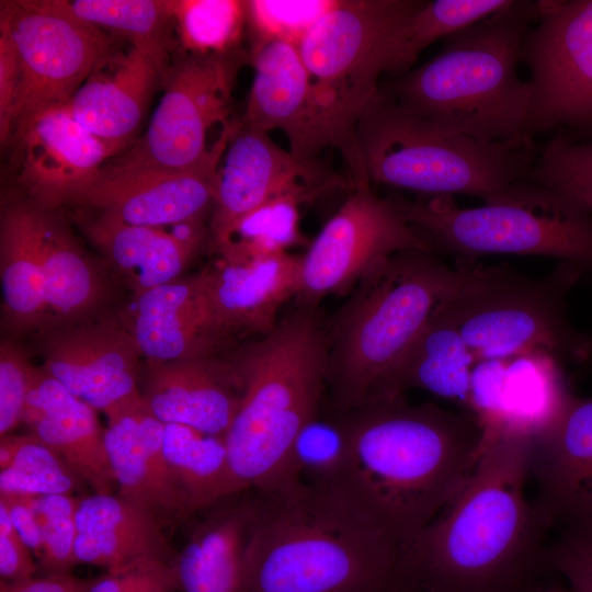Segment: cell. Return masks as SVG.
I'll use <instances>...</instances> for the list:
<instances>
[{
  "label": "cell",
  "instance_id": "obj_1",
  "mask_svg": "<svg viewBox=\"0 0 592 592\" xmlns=\"http://www.w3.org/2000/svg\"><path fill=\"white\" fill-rule=\"evenodd\" d=\"M531 442L501 437L487 446L449 505L407 544L417 592H534L553 571L554 525L527 498ZM554 572V571H553Z\"/></svg>",
  "mask_w": 592,
  "mask_h": 592
},
{
  "label": "cell",
  "instance_id": "obj_2",
  "mask_svg": "<svg viewBox=\"0 0 592 592\" xmlns=\"http://www.w3.org/2000/svg\"><path fill=\"white\" fill-rule=\"evenodd\" d=\"M253 491L242 592H417L407 543L342 486Z\"/></svg>",
  "mask_w": 592,
  "mask_h": 592
},
{
  "label": "cell",
  "instance_id": "obj_3",
  "mask_svg": "<svg viewBox=\"0 0 592 592\" xmlns=\"http://www.w3.org/2000/svg\"><path fill=\"white\" fill-rule=\"evenodd\" d=\"M349 460L339 483L408 542L455 499L481 456L465 410L380 395L343 413Z\"/></svg>",
  "mask_w": 592,
  "mask_h": 592
},
{
  "label": "cell",
  "instance_id": "obj_4",
  "mask_svg": "<svg viewBox=\"0 0 592 592\" xmlns=\"http://www.w3.org/2000/svg\"><path fill=\"white\" fill-rule=\"evenodd\" d=\"M540 1H515L444 38L432 59L379 90L403 113L481 141L534 138L531 86L520 78L521 49Z\"/></svg>",
  "mask_w": 592,
  "mask_h": 592
},
{
  "label": "cell",
  "instance_id": "obj_5",
  "mask_svg": "<svg viewBox=\"0 0 592 592\" xmlns=\"http://www.w3.org/2000/svg\"><path fill=\"white\" fill-rule=\"evenodd\" d=\"M328 343V331L307 305L230 361L242 392L224 439L239 492L278 483L294 440L318 415Z\"/></svg>",
  "mask_w": 592,
  "mask_h": 592
},
{
  "label": "cell",
  "instance_id": "obj_6",
  "mask_svg": "<svg viewBox=\"0 0 592 592\" xmlns=\"http://www.w3.org/2000/svg\"><path fill=\"white\" fill-rule=\"evenodd\" d=\"M464 273L434 251L406 250L360 281L357 293L328 331L327 384L342 413L377 394Z\"/></svg>",
  "mask_w": 592,
  "mask_h": 592
},
{
  "label": "cell",
  "instance_id": "obj_7",
  "mask_svg": "<svg viewBox=\"0 0 592 592\" xmlns=\"http://www.w3.org/2000/svg\"><path fill=\"white\" fill-rule=\"evenodd\" d=\"M369 181L432 196L506 201L528 180L534 138L481 141L451 134L400 111L380 90L357 125Z\"/></svg>",
  "mask_w": 592,
  "mask_h": 592
},
{
  "label": "cell",
  "instance_id": "obj_8",
  "mask_svg": "<svg viewBox=\"0 0 592 592\" xmlns=\"http://www.w3.org/2000/svg\"><path fill=\"white\" fill-rule=\"evenodd\" d=\"M419 0H337L298 45L315 100L341 144L355 186L369 184L357 138L361 116L394 76Z\"/></svg>",
  "mask_w": 592,
  "mask_h": 592
},
{
  "label": "cell",
  "instance_id": "obj_9",
  "mask_svg": "<svg viewBox=\"0 0 592 592\" xmlns=\"http://www.w3.org/2000/svg\"><path fill=\"white\" fill-rule=\"evenodd\" d=\"M465 269L441 308L458 329L476 362L545 352L559 362L583 364L591 339L568 317L567 295L584 266L560 262L543 277L506 265Z\"/></svg>",
  "mask_w": 592,
  "mask_h": 592
},
{
  "label": "cell",
  "instance_id": "obj_10",
  "mask_svg": "<svg viewBox=\"0 0 592 592\" xmlns=\"http://www.w3.org/2000/svg\"><path fill=\"white\" fill-rule=\"evenodd\" d=\"M388 198L431 243L435 253L469 267L485 255L548 257L592 266V214L557 192L526 181L503 202L459 207L452 195Z\"/></svg>",
  "mask_w": 592,
  "mask_h": 592
},
{
  "label": "cell",
  "instance_id": "obj_11",
  "mask_svg": "<svg viewBox=\"0 0 592 592\" xmlns=\"http://www.w3.org/2000/svg\"><path fill=\"white\" fill-rule=\"evenodd\" d=\"M0 32L11 41L20 67L13 132L41 111L68 102L112 53L110 37L64 0H2Z\"/></svg>",
  "mask_w": 592,
  "mask_h": 592
},
{
  "label": "cell",
  "instance_id": "obj_12",
  "mask_svg": "<svg viewBox=\"0 0 592 592\" xmlns=\"http://www.w3.org/2000/svg\"><path fill=\"white\" fill-rule=\"evenodd\" d=\"M236 50L220 55L190 54L164 75V92L145 134L104 167L111 169L181 170L208 152L206 140L217 124L227 125L238 59Z\"/></svg>",
  "mask_w": 592,
  "mask_h": 592
},
{
  "label": "cell",
  "instance_id": "obj_13",
  "mask_svg": "<svg viewBox=\"0 0 592 592\" xmlns=\"http://www.w3.org/2000/svg\"><path fill=\"white\" fill-rule=\"evenodd\" d=\"M521 62L531 73L530 134L592 137V0H543Z\"/></svg>",
  "mask_w": 592,
  "mask_h": 592
},
{
  "label": "cell",
  "instance_id": "obj_14",
  "mask_svg": "<svg viewBox=\"0 0 592 592\" xmlns=\"http://www.w3.org/2000/svg\"><path fill=\"white\" fill-rule=\"evenodd\" d=\"M406 250L433 251L388 197L377 196L371 185L355 187L301 257L298 295L312 306Z\"/></svg>",
  "mask_w": 592,
  "mask_h": 592
},
{
  "label": "cell",
  "instance_id": "obj_15",
  "mask_svg": "<svg viewBox=\"0 0 592 592\" xmlns=\"http://www.w3.org/2000/svg\"><path fill=\"white\" fill-rule=\"evenodd\" d=\"M236 123L225 126L207 155L181 170L111 169L96 178L71 201L135 226L162 228L197 220L214 204L219 163Z\"/></svg>",
  "mask_w": 592,
  "mask_h": 592
},
{
  "label": "cell",
  "instance_id": "obj_16",
  "mask_svg": "<svg viewBox=\"0 0 592 592\" xmlns=\"http://www.w3.org/2000/svg\"><path fill=\"white\" fill-rule=\"evenodd\" d=\"M340 180L327 178L315 160H299L261 132L236 123L214 201L210 242L227 243L240 221L272 200L289 193L317 195Z\"/></svg>",
  "mask_w": 592,
  "mask_h": 592
},
{
  "label": "cell",
  "instance_id": "obj_17",
  "mask_svg": "<svg viewBox=\"0 0 592 592\" xmlns=\"http://www.w3.org/2000/svg\"><path fill=\"white\" fill-rule=\"evenodd\" d=\"M18 175L34 205L48 210L71 203L123 149L86 129L68 102L52 105L19 126Z\"/></svg>",
  "mask_w": 592,
  "mask_h": 592
},
{
  "label": "cell",
  "instance_id": "obj_18",
  "mask_svg": "<svg viewBox=\"0 0 592 592\" xmlns=\"http://www.w3.org/2000/svg\"><path fill=\"white\" fill-rule=\"evenodd\" d=\"M254 78L241 123L269 133L282 130L289 152L315 160L327 147L341 152V144L322 115L312 93L298 47L281 41L254 42Z\"/></svg>",
  "mask_w": 592,
  "mask_h": 592
},
{
  "label": "cell",
  "instance_id": "obj_19",
  "mask_svg": "<svg viewBox=\"0 0 592 592\" xmlns=\"http://www.w3.org/2000/svg\"><path fill=\"white\" fill-rule=\"evenodd\" d=\"M44 368L94 410L106 412L140 394V353L130 332L106 323L66 327L43 348Z\"/></svg>",
  "mask_w": 592,
  "mask_h": 592
},
{
  "label": "cell",
  "instance_id": "obj_20",
  "mask_svg": "<svg viewBox=\"0 0 592 592\" xmlns=\"http://www.w3.org/2000/svg\"><path fill=\"white\" fill-rule=\"evenodd\" d=\"M105 446L117 494L143 508L163 525L189 516L183 493L164 455V423L153 415L141 394L104 413Z\"/></svg>",
  "mask_w": 592,
  "mask_h": 592
},
{
  "label": "cell",
  "instance_id": "obj_21",
  "mask_svg": "<svg viewBox=\"0 0 592 592\" xmlns=\"http://www.w3.org/2000/svg\"><path fill=\"white\" fill-rule=\"evenodd\" d=\"M530 477L554 525H592V397L572 395L556 422L531 443Z\"/></svg>",
  "mask_w": 592,
  "mask_h": 592
},
{
  "label": "cell",
  "instance_id": "obj_22",
  "mask_svg": "<svg viewBox=\"0 0 592 592\" xmlns=\"http://www.w3.org/2000/svg\"><path fill=\"white\" fill-rule=\"evenodd\" d=\"M240 377L231 362L212 354L170 362L147 361L140 394L156 418L225 436L239 407Z\"/></svg>",
  "mask_w": 592,
  "mask_h": 592
},
{
  "label": "cell",
  "instance_id": "obj_23",
  "mask_svg": "<svg viewBox=\"0 0 592 592\" xmlns=\"http://www.w3.org/2000/svg\"><path fill=\"white\" fill-rule=\"evenodd\" d=\"M300 261L286 251L220 255L214 267L204 270L212 308L224 334L269 332L282 305L299 293Z\"/></svg>",
  "mask_w": 592,
  "mask_h": 592
},
{
  "label": "cell",
  "instance_id": "obj_24",
  "mask_svg": "<svg viewBox=\"0 0 592 592\" xmlns=\"http://www.w3.org/2000/svg\"><path fill=\"white\" fill-rule=\"evenodd\" d=\"M129 332L140 355L153 362L212 354L225 337L203 272L136 294Z\"/></svg>",
  "mask_w": 592,
  "mask_h": 592
},
{
  "label": "cell",
  "instance_id": "obj_25",
  "mask_svg": "<svg viewBox=\"0 0 592 592\" xmlns=\"http://www.w3.org/2000/svg\"><path fill=\"white\" fill-rule=\"evenodd\" d=\"M96 410L44 371H37L22 423L53 448L95 493L114 494L115 476Z\"/></svg>",
  "mask_w": 592,
  "mask_h": 592
},
{
  "label": "cell",
  "instance_id": "obj_26",
  "mask_svg": "<svg viewBox=\"0 0 592 592\" xmlns=\"http://www.w3.org/2000/svg\"><path fill=\"white\" fill-rule=\"evenodd\" d=\"M164 70L129 47L111 53L68 101L75 118L96 137L124 149L132 143Z\"/></svg>",
  "mask_w": 592,
  "mask_h": 592
},
{
  "label": "cell",
  "instance_id": "obj_27",
  "mask_svg": "<svg viewBox=\"0 0 592 592\" xmlns=\"http://www.w3.org/2000/svg\"><path fill=\"white\" fill-rule=\"evenodd\" d=\"M76 522L77 565L113 570L139 561L173 563L175 559L178 551L169 544L163 524L117 493L78 498Z\"/></svg>",
  "mask_w": 592,
  "mask_h": 592
},
{
  "label": "cell",
  "instance_id": "obj_28",
  "mask_svg": "<svg viewBox=\"0 0 592 592\" xmlns=\"http://www.w3.org/2000/svg\"><path fill=\"white\" fill-rule=\"evenodd\" d=\"M254 522V491L207 509L173 566L182 592H242L243 562Z\"/></svg>",
  "mask_w": 592,
  "mask_h": 592
},
{
  "label": "cell",
  "instance_id": "obj_29",
  "mask_svg": "<svg viewBox=\"0 0 592 592\" xmlns=\"http://www.w3.org/2000/svg\"><path fill=\"white\" fill-rule=\"evenodd\" d=\"M562 365L545 352L505 358L493 417L481 433V449L501 437L532 443L556 422L573 395Z\"/></svg>",
  "mask_w": 592,
  "mask_h": 592
},
{
  "label": "cell",
  "instance_id": "obj_30",
  "mask_svg": "<svg viewBox=\"0 0 592 592\" xmlns=\"http://www.w3.org/2000/svg\"><path fill=\"white\" fill-rule=\"evenodd\" d=\"M83 229L136 294L175 281L202 239L197 228L168 232L128 225L101 213L84 220Z\"/></svg>",
  "mask_w": 592,
  "mask_h": 592
},
{
  "label": "cell",
  "instance_id": "obj_31",
  "mask_svg": "<svg viewBox=\"0 0 592 592\" xmlns=\"http://www.w3.org/2000/svg\"><path fill=\"white\" fill-rule=\"evenodd\" d=\"M440 305L374 397L419 388L456 402L464 410L477 362Z\"/></svg>",
  "mask_w": 592,
  "mask_h": 592
},
{
  "label": "cell",
  "instance_id": "obj_32",
  "mask_svg": "<svg viewBox=\"0 0 592 592\" xmlns=\"http://www.w3.org/2000/svg\"><path fill=\"white\" fill-rule=\"evenodd\" d=\"M46 210L16 204L1 214L0 272L5 311L19 325L38 322L46 312L43 234Z\"/></svg>",
  "mask_w": 592,
  "mask_h": 592
},
{
  "label": "cell",
  "instance_id": "obj_33",
  "mask_svg": "<svg viewBox=\"0 0 592 592\" xmlns=\"http://www.w3.org/2000/svg\"><path fill=\"white\" fill-rule=\"evenodd\" d=\"M163 448L191 515L239 493L223 436L166 424Z\"/></svg>",
  "mask_w": 592,
  "mask_h": 592
},
{
  "label": "cell",
  "instance_id": "obj_34",
  "mask_svg": "<svg viewBox=\"0 0 592 592\" xmlns=\"http://www.w3.org/2000/svg\"><path fill=\"white\" fill-rule=\"evenodd\" d=\"M42 248L46 312L69 320L92 308L100 292L96 275L66 228L47 210Z\"/></svg>",
  "mask_w": 592,
  "mask_h": 592
},
{
  "label": "cell",
  "instance_id": "obj_35",
  "mask_svg": "<svg viewBox=\"0 0 592 592\" xmlns=\"http://www.w3.org/2000/svg\"><path fill=\"white\" fill-rule=\"evenodd\" d=\"M66 4L81 20L118 34L169 69L170 30L174 27L170 0H75Z\"/></svg>",
  "mask_w": 592,
  "mask_h": 592
},
{
  "label": "cell",
  "instance_id": "obj_36",
  "mask_svg": "<svg viewBox=\"0 0 592 592\" xmlns=\"http://www.w3.org/2000/svg\"><path fill=\"white\" fill-rule=\"evenodd\" d=\"M82 482L53 448L33 434L0 437V493L72 494Z\"/></svg>",
  "mask_w": 592,
  "mask_h": 592
},
{
  "label": "cell",
  "instance_id": "obj_37",
  "mask_svg": "<svg viewBox=\"0 0 592 592\" xmlns=\"http://www.w3.org/2000/svg\"><path fill=\"white\" fill-rule=\"evenodd\" d=\"M348 460L349 437L342 418L330 421L316 415L294 440L282 477L273 488L292 483L339 485Z\"/></svg>",
  "mask_w": 592,
  "mask_h": 592
},
{
  "label": "cell",
  "instance_id": "obj_38",
  "mask_svg": "<svg viewBox=\"0 0 592 592\" xmlns=\"http://www.w3.org/2000/svg\"><path fill=\"white\" fill-rule=\"evenodd\" d=\"M170 8L179 41L190 54L236 50L247 22V1L171 0Z\"/></svg>",
  "mask_w": 592,
  "mask_h": 592
},
{
  "label": "cell",
  "instance_id": "obj_39",
  "mask_svg": "<svg viewBox=\"0 0 592 592\" xmlns=\"http://www.w3.org/2000/svg\"><path fill=\"white\" fill-rule=\"evenodd\" d=\"M513 0L423 1L409 19L394 77L409 72L419 54L445 38L509 7Z\"/></svg>",
  "mask_w": 592,
  "mask_h": 592
},
{
  "label": "cell",
  "instance_id": "obj_40",
  "mask_svg": "<svg viewBox=\"0 0 592 592\" xmlns=\"http://www.w3.org/2000/svg\"><path fill=\"white\" fill-rule=\"evenodd\" d=\"M528 180L592 214V137L551 138L538 149Z\"/></svg>",
  "mask_w": 592,
  "mask_h": 592
},
{
  "label": "cell",
  "instance_id": "obj_41",
  "mask_svg": "<svg viewBox=\"0 0 592 592\" xmlns=\"http://www.w3.org/2000/svg\"><path fill=\"white\" fill-rule=\"evenodd\" d=\"M311 197L307 193H289L272 200L240 221L217 251L236 257L286 251L298 238V205Z\"/></svg>",
  "mask_w": 592,
  "mask_h": 592
},
{
  "label": "cell",
  "instance_id": "obj_42",
  "mask_svg": "<svg viewBox=\"0 0 592 592\" xmlns=\"http://www.w3.org/2000/svg\"><path fill=\"white\" fill-rule=\"evenodd\" d=\"M78 497L47 494L34 497V506L42 533V551L37 567L42 576L68 574L77 566Z\"/></svg>",
  "mask_w": 592,
  "mask_h": 592
},
{
  "label": "cell",
  "instance_id": "obj_43",
  "mask_svg": "<svg viewBox=\"0 0 592 592\" xmlns=\"http://www.w3.org/2000/svg\"><path fill=\"white\" fill-rule=\"evenodd\" d=\"M335 3L337 0H251L247 1V22L254 42L281 41L298 47Z\"/></svg>",
  "mask_w": 592,
  "mask_h": 592
},
{
  "label": "cell",
  "instance_id": "obj_44",
  "mask_svg": "<svg viewBox=\"0 0 592 592\" xmlns=\"http://www.w3.org/2000/svg\"><path fill=\"white\" fill-rule=\"evenodd\" d=\"M37 369L13 345L0 349V437L15 430L23 419Z\"/></svg>",
  "mask_w": 592,
  "mask_h": 592
},
{
  "label": "cell",
  "instance_id": "obj_45",
  "mask_svg": "<svg viewBox=\"0 0 592 592\" xmlns=\"http://www.w3.org/2000/svg\"><path fill=\"white\" fill-rule=\"evenodd\" d=\"M549 562L567 584V592H592V525L563 527L550 545Z\"/></svg>",
  "mask_w": 592,
  "mask_h": 592
},
{
  "label": "cell",
  "instance_id": "obj_46",
  "mask_svg": "<svg viewBox=\"0 0 592 592\" xmlns=\"http://www.w3.org/2000/svg\"><path fill=\"white\" fill-rule=\"evenodd\" d=\"M180 584L173 563L139 561L106 570L91 579L86 592H178Z\"/></svg>",
  "mask_w": 592,
  "mask_h": 592
},
{
  "label": "cell",
  "instance_id": "obj_47",
  "mask_svg": "<svg viewBox=\"0 0 592 592\" xmlns=\"http://www.w3.org/2000/svg\"><path fill=\"white\" fill-rule=\"evenodd\" d=\"M33 551L16 532L10 515L0 503V577L3 583H18L34 578L38 571Z\"/></svg>",
  "mask_w": 592,
  "mask_h": 592
},
{
  "label": "cell",
  "instance_id": "obj_48",
  "mask_svg": "<svg viewBox=\"0 0 592 592\" xmlns=\"http://www.w3.org/2000/svg\"><path fill=\"white\" fill-rule=\"evenodd\" d=\"M20 67L9 37L0 32V139L10 141L20 91Z\"/></svg>",
  "mask_w": 592,
  "mask_h": 592
},
{
  "label": "cell",
  "instance_id": "obj_49",
  "mask_svg": "<svg viewBox=\"0 0 592 592\" xmlns=\"http://www.w3.org/2000/svg\"><path fill=\"white\" fill-rule=\"evenodd\" d=\"M0 503L5 506L16 532L37 559L42 551V533L34 497L0 493Z\"/></svg>",
  "mask_w": 592,
  "mask_h": 592
},
{
  "label": "cell",
  "instance_id": "obj_50",
  "mask_svg": "<svg viewBox=\"0 0 592 592\" xmlns=\"http://www.w3.org/2000/svg\"><path fill=\"white\" fill-rule=\"evenodd\" d=\"M91 579L68 574H50L18 583L1 582L0 592H86Z\"/></svg>",
  "mask_w": 592,
  "mask_h": 592
},
{
  "label": "cell",
  "instance_id": "obj_51",
  "mask_svg": "<svg viewBox=\"0 0 592 592\" xmlns=\"http://www.w3.org/2000/svg\"><path fill=\"white\" fill-rule=\"evenodd\" d=\"M534 592H562L559 588L546 587Z\"/></svg>",
  "mask_w": 592,
  "mask_h": 592
}]
</instances>
